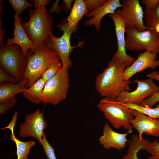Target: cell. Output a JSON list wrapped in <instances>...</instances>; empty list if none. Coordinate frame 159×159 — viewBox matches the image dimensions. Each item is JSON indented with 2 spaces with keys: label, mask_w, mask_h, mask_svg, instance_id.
Segmentation results:
<instances>
[{
  "label": "cell",
  "mask_w": 159,
  "mask_h": 159,
  "mask_svg": "<svg viewBox=\"0 0 159 159\" xmlns=\"http://www.w3.org/2000/svg\"><path fill=\"white\" fill-rule=\"evenodd\" d=\"M129 108L136 110L150 118L159 119V103L155 108H150L131 103L124 104Z\"/></svg>",
  "instance_id": "obj_23"
},
{
  "label": "cell",
  "mask_w": 159,
  "mask_h": 159,
  "mask_svg": "<svg viewBox=\"0 0 159 159\" xmlns=\"http://www.w3.org/2000/svg\"><path fill=\"white\" fill-rule=\"evenodd\" d=\"M133 82L137 84V89L131 92H121L115 99L117 102L122 104L129 103L140 105L144 100L159 92V87L150 78L135 79Z\"/></svg>",
  "instance_id": "obj_9"
},
{
  "label": "cell",
  "mask_w": 159,
  "mask_h": 159,
  "mask_svg": "<svg viewBox=\"0 0 159 159\" xmlns=\"http://www.w3.org/2000/svg\"><path fill=\"white\" fill-rule=\"evenodd\" d=\"M144 18L146 26L155 30V26L159 23V2L152 11L150 12L144 11Z\"/></svg>",
  "instance_id": "obj_24"
},
{
  "label": "cell",
  "mask_w": 159,
  "mask_h": 159,
  "mask_svg": "<svg viewBox=\"0 0 159 159\" xmlns=\"http://www.w3.org/2000/svg\"><path fill=\"white\" fill-rule=\"evenodd\" d=\"M145 151L154 158L159 159V142L157 140L151 142L146 148Z\"/></svg>",
  "instance_id": "obj_28"
},
{
  "label": "cell",
  "mask_w": 159,
  "mask_h": 159,
  "mask_svg": "<svg viewBox=\"0 0 159 159\" xmlns=\"http://www.w3.org/2000/svg\"><path fill=\"white\" fill-rule=\"evenodd\" d=\"M97 107L114 128L119 129L122 127L125 130L132 131L133 127L130 122L134 118V110L118 102L115 99L107 97L102 99Z\"/></svg>",
  "instance_id": "obj_4"
},
{
  "label": "cell",
  "mask_w": 159,
  "mask_h": 159,
  "mask_svg": "<svg viewBox=\"0 0 159 159\" xmlns=\"http://www.w3.org/2000/svg\"><path fill=\"white\" fill-rule=\"evenodd\" d=\"M126 49L130 51L145 49L159 54V33L151 28L140 32L135 27L125 29Z\"/></svg>",
  "instance_id": "obj_7"
},
{
  "label": "cell",
  "mask_w": 159,
  "mask_h": 159,
  "mask_svg": "<svg viewBox=\"0 0 159 159\" xmlns=\"http://www.w3.org/2000/svg\"><path fill=\"white\" fill-rule=\"evenodd\" d=\"M18 113L17 112H15L11 120L8 125L1 129L4 130L9 128L11 130L10 140L15 143L16 148L17 159H28L27 157L30 153V150L36 145V143L35 141L33 140L22 141L19 140L15 135L14 129L16 125Z\"/></svg>",
  "instance_id": "obj_18"
},
{
  "label": "cell",
  "mask_w": 159,
  "mask_h": 159,
  "mask_svg": "<svg viewBox=\"0 0 159 159\" xmlns=\"http://www.w3.org/2000/svg\"><path fill=\"white\" fill-rule=\"evenodd\" d=\"M0 82L16 83L18 82L13 76L9 74L1 67L0 68Z\"/></svg>",
  "instance_id": "obj_31"
},
{
  "label": "cell",
  "mask_w": 159,
  "mask_h": 159,
  "mask_svg": "<svg viewBox=\"0 0 159 159\" xmlns=\"http://www.w3.org/2000/svg\"><path fill=\"white\" fill-rule=\"evenodd\" d=\"M12 7L16 13L21 15L25 9L33 6L31 3L26 0H9Z\"/></svg>",
  "instance_id": "obj_26"
},
{
  "label": "cell",
  "mask_w": 159,
  "mask_h": 159,
  "mask_svg": "<svg viewBox=\"0 0 159 159\" xmlns=\"http://www.w3.org/2000/svg\"><path fill=\"white\" fill-rule=\"evenodd\" d=\"M110 16L114 22L117 42V50L112 58L114 61L124 64L127 67L131 65L135 61L134 57L126 52L125 32L126 21L123 16L115 11Z\"/></svg>",
  "instance_id": "obj_10"
},
{
  "label": "cell",
  "mask_w": 159,
  "mask_h": 159,
  "mask_svg": "<svg viewBox=\"0 0 159 159\" xmlns=\"http://www.w3.org/2000/svg\"><path fill=\"white\" fill-rule=\"evenodd\" d=\"M57 27L62 31V35L60 37H56L54 35L49 37L45 42L47 46L50 49L56 52L58 55L62 65L63 72H68L69 68L72 65V62L69 58V55L72 49L77 47H82L84 42L80 41L76 46H72L70 42L72 34L76 32L77 28H69L66 20L57 26Z\"/></svg>",
  "instance_id": "obj_5"
},
{
  "label": "cell",
  "mask_w": 159,
  "mask_h": 159,
  "mask_svg": "<svg viewBox=\"0 0 159 159\" xmlns=\"http://www.w3.org/2000/svg\"><path fill=\"white\" fill-rule=\"evenodd\" d=\"M17 99L15 97L4 102L0 103V115H2L12 107L16 104Z\"/></svg>",
  "instance_id": "obj_30"
},
{
  "label": "cell",
  "mask_w": 159,
  "mask_h": 159,
  "mask_svg": "<svg viewBox=\"0 0 159 159\" xmlns=\"http://www.w3.org/2000/svg\"><path fill=\"white\" fill-rule=\"evenodd\" d=\"M126 66L112 60L101 73L96 77V89L101 96L115 99L120 93L129 91L131 81L125 80L124 73Z\"/></svg>",
  "instance_id": "obj_1"
},
{
  "label": "cell",
  "mask_w": 159,
  "mask_h": 159,
  "mask_svg": "<svg viewBox=\"0 0 159 159\" xmlns=\"http://www.w3.org/2000/svg\"><path fill=\"white\" fill-rule=\"evenodd\" d=\"M50 3V1L48 0H34V9L40 7L45 6Z\"/></svg>",
  "instance_id": "obj_34"
},
{
  "label": "cell",
  "mask_w": 159,
  "mask_h": 159,
  "mask_svg": "<svg viewBox=\"0 0 159 159\" xmlns=\"http://www.w3.org/2000/svg\"><path fill=\"white\" fill-rule=\"evenodd\" d=\"M149 140L142 137L138 135L132 134L130 140L128 141V148L127 153L123 156L122 159H139L138 153L141 150L145 151L149 144L151 143ZM148 159H157L151 156Z\"/></svg>",
  "instance_id": "obj_20"
},
{
  "label": "cell",
  "mask_w": 159,
  "mask_h": 159,
  "mask_svg": "<svg viewBox=\"0 0 159 159\" xmlns=\"http://www.w3.org/2000/svg\"><path fill=\"white\" fill-rule=\"evenodd\" d=\"M157 54L148 50L140 54L133 64L125 69L124 73V80H130L136 74L147 68L155 69L159 66V60H156Z\"/></svg>",
  "instance_id": "obj_13"
},
{
  "label": "cell",
  "mask_w": 159,
  "mask_h": 159,
  "mask_svg": "<svg viewBox=\"0 0 159 159\" xmlns=\"http://www.w3.org/2000/svg\"><path fill=\"white\" fill-rule=\"evenodd\" d=\"M122 7L123 5L119 0L107 1L100 7L86 15L87 18L90 19L85 21L84 24L86 26L93 25L96 31H99L101 29L100 23L103 18L108 14H114L117 8Z\"/></svg>",
  "instance_id": "obj_15"
},
{
  "label": "cell",
  "mask_w": 159,
  "mask_h": 159,
  "mask_svg": "<svg viewBox=\"0 0 159 159\" xmlns=\"http://www.w3.org/2000/svg\"><path fill=\"white\" fill-rule=\"evenodd\" d=\"M132 132L128 131L124 134L117 132L106 122L103 127V135L99 138V142L106 149L112 148L120 150L125 147L126 143L129 141L126 138L127 135Z\"/></svg>",
  "instance_id": "obj_17"
},
{
  "label": "cell",
  "mask_w": 159,
  "mask_h": 159,
  "mask_svg": "<svg viewBox=\"0 0 159 159\" xmlns=\"http://www.w3.org/2000/svg\"><path fill=\"white\" fill-rule=\"evenodd\" d=\"M122 10H116L125 19L127 27H135L138 31L143 32L149 28L143 24L144 13L138 0H123Z\"/></svg>",
  "instance_id": "obj_12"
},
{
  "label": "cell",
  "mask_w": 159,
  "mask_h": 159,
  "mask_svg": "<svg viewBox=\"0 0 159 159\" xmlns=\"http://www.w3.org/2000/svg\"><path fill=\"white\" fill-rule=\"evenodd\" d=\"M0 49L1 68L19 82L23 79L26 65V57L17 44H3Z\"/></svg>",
  "instance_id": "obj_6"
},
{
  "label": "cell",
  "mask_w": 159,
  "mask_h": 159,
  "mask_svg": "<svg viewBox=\"0 0 159 159\" xmlns=\"http://www.w3.org/2000/svg\"><path fill=\"white\" fill-rule=\"evenodd\" d=\"M14 29L13 37L8 39L6 45L17 44L20 47L23 54L26 57L28 51L34 49L37 47L34 43L30 39L23 28L21 18L19 15L15 13L14 15Z\"/></svg>",
  "instance_id": "obj_16"
},
{
  "label": "cell",
  "mask_w": 159,
  "mask_h": 159,
  "mask_svg": "<svg viewBox=\"0 0 159 159\" xmlns=\"http://www.w3.org/2000/svg\"><path fill=\"white\" fill-rule=\"evenodd\" d=\"M26 57V65L23 78L28 81L27 88L40 78L50 65L60 60L57 53L49 49L45 43L29 50Z\"/></svg>",
  "instance_id": "obj_2"
},
{
  "label": "cell",
  "mask_w": 159,
  "mask_h": 159,
  "mask_svg": "<svg viewBox=\"0 0 159 159\" xmlns=\"http://www.w3.org/2000/svg\"><path fill=\"white\" fill-rule=\"evenodd\" d=\"M133 114L134 118L130 123L138 132L140 138L142 137L143 133L153 136H159V119L150 118L135 110Z\"/></svg>",
  "instance_id": "obj_14"
},
{
  "label": "cell",
  "mask_w": 159,
  "mask_h": 159,
  "mask_svg": "<svg viewBox=\"0 0 159 159\" xmlns=\"http://www.w3.org/2000/svg\"><path fill=\"white\" fill-rule=\"evenodd\" d=\"M47 125L43 113L39 108L25 116V121L19 126V134L24 138L32 137L40 144Z\"/></svg>",
  "instance_id": "obj_11"
},
{
  "label": "cell",
  "mask_w": 159,
  "mask_h": 159,
  "mask_svg": "<svg viewBox=\"0 0 159 159\" xmlns=\"http://www.w3.org/2000/svg\"><path fill=\"white\" fill-rule=\"evenodd\" d=\"M68 72L62 68L56 75L47 82L40 95L41 102L56 105L66 98L69 87Z\"/></svg>",
  "instance_id": "obj_8"
},
{
  "label": "cell",
  "mask_w": 159,
  "mask_h": 159,
  "mask_svg": "<svg viewBox=\"0 0 159 159\" xmlns=\"http://www.w3.org/2000/svg\"><path fill=\"white\" fill-rule=\"evenodd\" d=\"M147 76L152 80H155L159 82V71H155L147 75Z\"/></svg>",
  "instance_id": "obj_37"
},
{
  "label": "cell",
  "mask_w": 159,
  "mask_h": 159,
  "mask_svg": "<svg viewBox=\"0 0 159 159\" xmlns=\"http://www.w3.org/2000/svg\"></svg>",
  "instance_id": "obj_39"
},
{
  "label": "cell",
  "mask_w": 159,
  "mask_h": 159,
  "mask_svg": "<svg viewBox=\"0 0 159 159\" xmlns=\"http://www.w3.org/2000/svg\"><path fill=\"white\" fill-rule=\"evenodd\" d=\"M62 68V63L60 62L54 63L44 72L40 78L47 82L54 77Z\"/></svg>",
  "instance_id": "obj_25"
},
{
  "label": "cell",
  "mask_w": 159,
  "mask_h": 159,
  "mask_svg": "<svg viewBox=\"0 0 159 159\" xmlns=\"http://www.w3.org/2000/svg\"><path fill=\"white\" fill-rule=\"evenodd\" d=\"M46 82L44 80L40 78L22 93L24 97L32 103L39 104L41 102L40 95Z\"/></svg>",
  "instance_id": "obj_22"
},
{
  "label": "cell",
  "mask_w": 159,
  "mask_h": 159,
  "mask_svg": "<svg viewBox=\"0 0 159 159\" xmlns=\"http://www.w3.org/2000/svg\"><path fill=\"white\" fill-rule=\"evenodd\" d=\"M88 11H92L97 9L107 1L105 0H85Z\"/></svg>",
  "instance_id": "obj_32"
},
{
  "label": "cell",
  "mask_w": 159,
  "mask_h": 159,
  "mask_svg": "<svg viewBox=\"0 0 159 159\" xmlns=\"http://www.w3.org/2000/svg\"><path fill=\"white\" fill-rule=\"evenodd\" d=\"M28 81L23 78L16 83H4L0 85V103L6 102L15 97L16 95L24 92L27 88Z\"/></svg>",
  "instance_id": "obj_19"
},
{
  "label": "cell",
  "mask_w": 159,
  "mask_h": 159,
  "mask_svg": "<svg viewBox=\"0 0 159 159\" xmlns=\"http://www.w3.org/2000/svg\"><path fill=\"white\" fill-rule=\"evenodd\" d=\"M29 18L22 26L30 39L36 47L45 43L48 37L53 35V18L45 6L29 11Z\"/></svg>",
  "instance_id": "obj_3"
},
{
  "label": "cell",
  "mask_w": 159,
  "mask_h": 159,
  "mask_svg": "<svg viewBox=\"0 0 159 159\" xmlns=\"http://www.w3.org/2000/svg\"><path fill=\"white\" fill-rule=\"evenodd\" d=\"M59 0L56 1L53 4L52 7L50 9L49 13L50 14L53 12L59 13L61 10V8L59 5L58 2Z\"/></svg>",
  "instance_id": "obj_35"
},
{
  "label": "cell",
  "mask_w": 159,
  "mask_h": 159,
  "mask_svg": "<svg viewBox=\"0 0 159 159\" xmlns=\"http://www.w3.org/2000/svg\"><path fill=\"white\" fill-rule=\"evenodd\" d=\"M72 0H63L62 1V7L66 11H70L71 9L72 4Z\"/></svg>",
  "instance_id": "obj_36"
},
{
  "label": "cell",
  "mask_w": 159,
  "mask_h": 159,
  "mask_svg": "<svg viewBox=\"0 0 159 159\" xmlns=\"http://www.w3.org/2000/svg\"><path fill=\"white\" fill-rule=\"evenodd\" d=\"M159 2V0H144L141 1L142 3L145 5L146 8L145 11L146 12L152 11L155 8Z\"/></svg>",
  "instance_id": "obj_33"
},
{
  "label": "cell",
  "mask_w": 159,
  "mask_h": 159,
  "mask_svg": "<svg viewBox=\"0 0 159 159\" xmlns=\"http://www.w3.org/2000/svg\"><path fill=\"white\" fill-rule=\"evenodd\" d=\"M42 146L45 154L48 159H57L54 151V148L47 141L44 133L41 142L40 143Z\"/></svg>",
  "instance_id": "obj_27"
},
{
  "label": "cell",
  "mask_w": 159,
  "mask_h": 159,
  "mask_svg": "<svg viewBox=\"0 0 159 159\" xmlns=\"http://www.w3.org/2000/svg\"><path fill=\"white\" fill-rule=\"evenodd\" d=\"M155 32L158 33H159V23L158 24L155 28Z\"/></svg>",
  "instance_id": "obj_38"
},
{
  "label": "cell",
  "mask_w": 159,
  "mask_h": 159,
  "mask_svg": "<svg viewBox=\"0 0 159 159\" xmlns=\"http://www.w3.org/2000/svg\"><path fill=\"white\" fill-rule=\"evenodd\" d=\"M88 11L85 0H74L70 13L66 19L68 26L72 29L77 28L79 21Z\"/></svg>",
  "instance_id": "obj_21"
},
{
  "label": "cell",
  "mask_w": 159,
  "mask_h": 159,
  "mask_svg": "<svg viewBox=\"0 0 159 159\" xmlns=\"http://www.w3.org/2000/svg\"><path fill=\"white\" fill-rule=\"evenodd\" d=\"M159 102V92L144 100L140 105L151 108Z\"/></svg>",
  "instance_id": "obj_29"
}]
</instances>
